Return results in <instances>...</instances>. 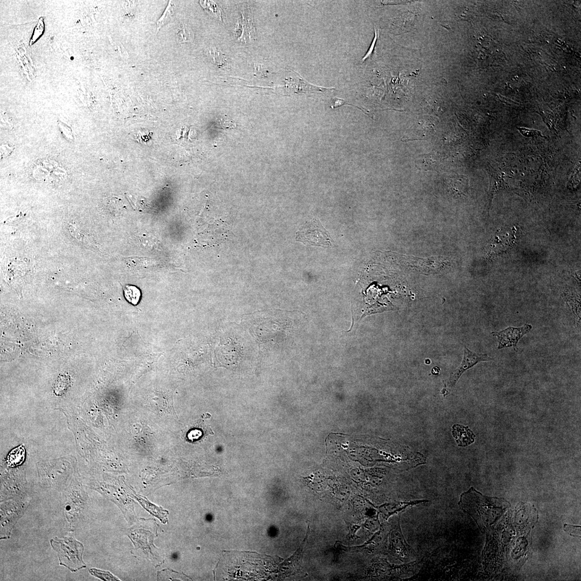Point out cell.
I'll use <instances>...</instances> for the list:
<instances>
[{
    "label": "cell",
    "mask_w": 581,
    "mask_h": 581,
    "mask_svg": "<svg viewBox=\"0 0 581 581\" xmlns=\"http://www.w3.org/2000/svg\"><path fill=\"white\" fill-rule=\"evenodd\" d=\"M458 505L484 533L492 528L510 507L504 499L484 496L473 487L461 494Z\"/></svg>",
    "instance_id": "cell-1"
},
{
    "label": "cell",
    "mask_w": 581,
    "mask_h": 581,
    "mask_svg": "<svg viewBox=\"0 0 581 581\" xmlns=\"http://www.w3.org/2000/svg\"><path fill=\"white\" fill-rule=\"evenodd\" d=\"M52 548L57 553L59 565L72 572L86 567L83 559L84 547L81 542L72 537L63 539L55 537L50 540Z\"/></svg>",
    "instance_id": "cell-2"
},
{
    "label": "cell",
    "mask_w": 581,
    "mask_h": 581,
    "mask_svg": "<svg viewBox=\"0 0 581 581\" xmlns=\"http://www.w3.org/2000/svg\"><path fill=\"white\" fill-rule=\"evenodd\" d=\"M401 515L396 516L390 525L389 552L395 559L407 563L415 561L418 556L405 539L400 525Z\"/></svg>",
    "instance_id": "cell-3"
},
{
    "label": "cell",
    "mask_w": 581,
    "mask_h": 581,
    "mask_svg": "<svg viewBox=\"0 0 581 581\" xmlns=\"http://www.w3.org/2000/svg\"><path fill=\"white\" fill-rule=\"evenodd\" d=\"M296 240L307 246L326 248L335 247V242L319 220L314 219L307 222L297 232Z\"/></svg>",
    "instance_id": "cell-4"
},
{
    "label": "cell",
    "mask_w": 581,
    "mask_h": 581,
    "mask_svg": "<svg viewBox=\"0 0 581 581\" xmlns=\"http://www.w3.org/2000/svg\"><path fill=\"white\" fill-rule=\"evenodd\" d=\"M532 326L525 324L522 327H509L499 332H492L491 334L497 337L498 346L497 350L513 347L517 352L518 343L522 337L530 333Z\"/></svg>",
    "instance_id": "cell-5"
},
{
    "label": "cell",
    "mask_w": 581,
    "mask_h": 581,
    "mask_svg": "<svg viewBox=\"0 0 581 581\" xmlns=\"http://www.w3.org/2000/svg\"><path fill=\"white\" fill-rule=\"evenodd\" d=\"M493 359L487 354H476L464 346V357L461 365L454 371L448 380V385L450 388L454 386L459 377L463 373L476 365L477 364L483 361H490Z\"/></svg>",
    "instance_id": "cell-6"
},
{
    "label": "cell",
    "mask_w": 581,
    "mask_h": 581,
    "mask_svg": "<svg viewBox=\"0 0 581 581\" xmlns=\"http://www.w3.org/2000/svg\"><path fill=\"white\" fill-rule=\"evenodd\" d=\"M287 90L289 93H315L333 91L334 88H325L308 83L300 76L289 78L287 80Z\"/></svg>",
    "instance_id": "cell-7"
},
{
    "label": "cell",
    "mask_w": 581,
    "mask_h": 581,
    "mask_svg": "<svg viewBox=\"0 0 581 581\" xmlns=\"http://www.w3.org/2000/svg\"><path fill=\"white\" fill-rule=\"evenodd\" d=\"M442 161L440 153L437 151H433L419 156L415 161V167L421 171H437Z\"/></svg>",
    "instance_id": "cell-8"
},
{
    "label": "cell",
    "mask_w": 581,
    "mask_h": 581,
    "mask_svg": "<svg viewBox=\"0 0 581 581\" xmlns=\"http://www.w3.org/2000/svg\"><path fill=\"white\" fill-rule=\"evenodd\" d=\"M445 184L448 192L454 196H466L469 188L468 178L462 176H448Z\"/></svg>",
    "instance_id": "cell-9"
},
{
    "label": "cell",
    "mask_w": 581,
    "mask_h": 581,
    "mask_svg": "<svg viewBox=\"0 0 581 581\" xmlns=\"http://www.w3.org/2000/svg\"><path fill=\"white\" fill-rule=\"evenodd\" d=\"M434 129L431 124H428L426 121H423L422 123L420 122L419 124L415 127L412 128L410 130L409 132H407V135L406 137L402 138L403 141H409L415 140H427L432 134L433 130Z\"/></svg>",
    "instance_id": "cell-10"
},
{
    "label": "cell",
    "mask_w": 581,
    "mask_h": 581,
    "mask_svg": "<svg viewBox=\"0 0 581 581\" xmlns=\"http://www.w3.org/2000/svg\"><path fill=\"white\" fill-rule=\"evenodd\" d=\"M452 434L459 447H466L474 443L475 435L468 427L456 424L453 427Z\"/></svg>",
    "instance_id": "cell-11"
},
{
    "label": "cell",
    "mask_w": 581,
    "mask_h": 581,
    "mask_svg": "<svg viewBox=\"0 0 581 581\" xmlns=\"http://www.w3.org/2000/svg\"><path fill=\"white\" fill-rule=\"evenodd\" d=\"M427 500H414L411 501H402L398 502L397 503L394 505H388L384 507H381V511L386 516V518L389 517L390 516L394 514L400 513L401 514L403 511H405L407 508L414 506L424 503V502H428Z\"/></svg>",
    "instance_id": "cell-12"
},
{
    "label": "cell",
    "mask_w": 581,
    "mask_h": 581,
    "mask_svg": "<svg viewBox=\"0 0 581 581\" xmlns=\"http://www.w3.org/2000/svg\"><path fill=\"white\" fill-rule=\"evenodd\" d=\"M415 16L412 13L407 12L399 17L395 21L394 25L397 28L398 31H409L413 27L415 22Z\"/></svg>",
    "instance_id": "cell-13"
},
{
    "label": "cell",
    "mask_w": 581,
    "mask_h": 581,
    "mask_svg": "<svg viewBox=\"0 0 581 581\" xmlns=\"http://www.w3.org/2000/svg\"><path fill=\"white\" fill-rule=\"evenodd\" d=\"M124 291L126 299L132 305H137L141 297L140 290L134 285H126Z\"/></svg>",
    "instance_id": "cell-14"
},
{
    "label": "cell",
    "mask_w": 581,
    "mask_h": 581,
    "mask_svg": "<svg viewBox=\"0 0 581 581\" xmlns=\"http://www.w3.org/2000/svg\"><path fill=\"white\" fill-rule=\"evenodd\" d=\"M195 36L192 31L184 23H180L177 33V41L178 44L192 42Z\"/></svg>",
    "instance_id": "cell-15"
},
{
    "label": "cell",
    "mask_w": 581,
    "mask_h": 581,
    "mask_svg": "<svg viewBox=\"0 0 581 581\" xmlns=\"http://www.w3.org/2000/svg\"><path fill=\"white\" fill-rule=\"evenodd\" d=\"M174 6H173L172 2H170L166 11H165L161 18L158 21L157 24H156L157 25V27H156L157 31H156V32L158 33L163 26L173 20V18H174Z\"/></svg>",
    "instance_id": "cell-16"
},
{
    "label": "cell",
    "mask_w": 581,
    "mask_h": 581,
    "mask_svg": "<svg viewBox=\"0 0 581 581\" xmlns=\"http://www.w3.org/2000/svg\"><path fill=\"white\" fill-rule=\"evenodd\" d=\"M201 4L205 10L215 18L222 20V15L220 9L216 4L212 2H201Z\"/></svg>",
    "instance_id": "cell-17"
},
{
    "label": "cell",
    "mask_w": 581,
    "mask_h": 581,
    "mask_svg": "<svg viewBox=\"0 0 581 581\" xmlns=\"http://www.w3.org/2000/svg\"><path fill=\"white\" fill-rule=\"evenodd\" d=\"M209 51L210 56L212 58L215 63L220 66L224 65L227 60L224 57V56L222 54L220 53V51L214 49H211Z\"/></svg>",
    "instance_id": "cell-18"
},
{
    "label": "cell",
    "mask_w": 581,
    "mask_h": 581,
    "mask_svg": "<svg viewBox=\"0 0 581 581\" xmlns=\"http://www.w3.org/2000/svg\"><path fill=\"white\" fill-rule=\"evenodd\" d=\"M518 129L523 136L527 137L540 136L543 137L541 132L537 130L528 129L525 127L518 128Z\"/></svg>",
    "instance_id": "cell-19"
},
{
    "label": "cell",
    "mask_w": 581,
    "mask_h": 581,
    "mask_svg": "<svg viewBox=\"0 0 581 581\" xmlns=\"http://www.w3.org/2000/svg\"><path fill=\"white\" fill-rule=\"evenodd\" d=\"M345 104H346V105H351L352 106L356 107L357 108H358L362 110V109L360 108V107L356 106H354V105H353V104L346 103L344 100H343L342 99H340L339 98H337V97L335 98L333 100L332 103L331 104V108L333 109H336V108H337L338 107H340L343 105H345ZM362 111L364 112V113H366L367 115H368L370 117V115L368 114H367L365 111H364L363 110H362Z\"/></svg>",
    "instance_id": "cell-20"
},
{
    "label": "cell",
    "mask_w": 581,
    "mask_h": 581,
    "mask_svg": "<svg viewBox=\"0 0 581 581\" xmlns=\"http://www.w3.org/2000/svg\"><path fill=\"white\" fill-rule=\"evenodd\" d=\"M564 530L572 536H580V527L579 526L565 524Z\"/></svg>",
    "instance_id": "cell-21"
},
{
    "label": "cell",
    "mask_w": 581,
    "mask_h": 581,
    "mask_svg": "<svg viewBox=\"0 0 581 581\" xmlns=\"http://www.w3.org/2000/svg\"><path fill=\"white\" fill-rule=\"evenodd\" d=\"M145 134V133L142 134L141 133H138L136 134V138H137L138 140H141V143H142L143 142H146L148 141L149 139L150 140V137H148L149 135H147L144 137Z\"/></svg>",
    "instance_id": "cell-22"
},
{
    "label": "cell",
    "mask_w": 581,
    "mask_h": 581,
    "mask_svg": "<svg viewBox=\"0 0 581 581\" xmlns=\"http://www.w3.org/2000/svg\"><path fill=\"white\" fill-rule=\"evenodd\" d=\"M375 37H376L375 38V40H374V42H373V43H372V46L371 47V48H374V45L375 44V43H376V38H377V37H377V36H376H376H375ZM372 51H373L372 50L370 49V50L369 51L368 53H367V55H366V56L364 57V58H363V60L367 59V58H368L369 56H370V54L372 53Z\"/></svg>",
    "instance_id": "cell-23"
},
{
    "label": "cell",
    "mask_w": 581,
    "mask_h": 581,
    "mask_svg": "<svg viewBox=\"0 0 581 581\" xmlns=\"http://www.w3.org/2000/svg\"><path fill=\"white\" fill-rule=\"evenodd\" d=\"M178 558V555L176 553L173 554L172 556L173 560H176Z\"/></svg>",
    "instance_id": "cell-24"
}]
</instances>
